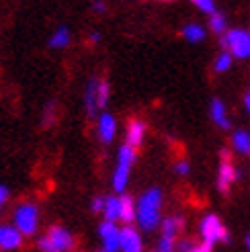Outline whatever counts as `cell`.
<instances>
[{"label":"cell","instance_id":"obj_31","mask_svg":"<svg viewBox=\"0 0 250 252\" xmlns=\"http://www.w3.org/2000/svg\"><path fill=\"white\" fill-rule=\"evenodd\" d=\"M6 197H8V191H6V187H2V185H0V205H2L4 201H6Z\"/></svg>","mask_w":250,"mask_h":252},{"label":"cell","instance_id":"obj_4","mask_svg":"<svg viewBox=\"0 0 250 252\" xmlns=\"http://www.w3.org/2000/svg\"><path fill=\"white\" fill-rule=\"evenodd\" d=\"M201 236H203V242H209V244H218V242H223L228 244L230 242V234L226 230V225L219 221L218 216L209 213V216L203 218L201 221Z\"/></svg>","mask_w":250,"mask_h":252},{"label":"cell","instance_id":"obj_23","mask_svg":"<svg viewBox=\"0 0 250 252\" xmlns=\"http://www.w3.org/2000/svg\"><path fill=\"white\" fill-rule=\"evenodd\" d=\"M191 2H193L199 10H203L205 15H209V17H211V15H216V12H218V10H216V2H214V0H191Z\"/></svg>","mask_w":250,"mask_h":252},{"label":"cell","instance_id":"obj_37","mask_svg":"<svg viewBox=\"0 0 250 252\" xmlns=\"http://www.w3.org/2000/svg\"><path fill=\"white\" fill-rule=\"evenodd\" d=\"M158 252H162V250H158Z\"/></svg>","mask_w":250,"mask_h":252},{"label":"cell","instance_id":"obj_12","mask_svg":"<svg viewBox=\"0 0 250 252\" xmlns=\"http://www.w3.org/2000/svg\"><path fill=\"white\" fill-rule=\"evenodd\" d=\"M211 119L216 121L218 127L221 129H230V117H228V111L223 107V103L219 98H214L211 100Z\"/></svg>","mask_w":250,"mask_h":252},{"label":"cell","instance_id":"obj_3","mask_svg":"<svg viewBox=\"0 0 250 252\" xmlns=\"http://www.w3.org/2000/svg\"><path fill=\"white\" fill-rule=\"evenodd\" d=\"M133 160H135V148L125 144L119 150L117 168H115V174H113V187H115L117 193H121L125 189V185H127V181H129V170H131Z\"/></svg>","mask_w":250,"mask_h":252},{"label":"cell","instance_id":"obj_16","mask_svg":"<svg viewBox=\"0 0 250 252\" xmlns=\"http://www.w3.org/2000/svg\"><path fill=\"white\" fill-rule=\"evenodd\" d=\"M232 146L236 152L240 154H250V133L240 129V131H234L232 135Z\"/></svg>","mask_w":250,"mask_h":252},{"label":"cell","instance_id":"obj_33","mask_svg":"<svg viewBox=\"0 0 250 252\" xmlns=\"http://www.w3.org/2000/svg\"><path fill=\"white\" fill-rule=\"evenodd\" d=\"M94 10H98V12H103V10H105L103 2H94Z\"/></svg>","mask_w":250,"mask_h":252},{"label":"cell","instance_id":"obj_36","mask_svg":"<svg viewBox=\"0 0 250 252\" xmlns=\"http://www.w3.org/2000/svg\"><path fill=\"white\" fill-rule=\"evenodd\" d=\"M164 2H170V0H164Z\"/></svg>","mask_w":250,"mask_h":252},{"label":"cell","instance_id":"obj_21","mask_svg":"<svg viewBox=\"0 0 250 252\" xmlns=\"http://www.w3.org/2000/svg\"><path fill=\"white\" fill-rule=\"evenodd\" d=\"M232 62H234V56L230 54V52H221L219 56H218V60H216V64H214V68H216V72H228L230 68H232Z\"/></svg>","mask_w":250,"mask_h":252},{"label":"cell","instance_id":"obj_25","mask_svg":"<svg viewBox=\"0 0 250 252\" xmlns=\"http://www.w3.org/2000/svg\"><path fill=\"white\" fill-rule=\"evenodd\" d=\"M172 248H174V240H170V238H160L158 250H162V252H172Z\"/></svg>","mask_w":250,"mask_h":252},{"label":"cell","instance_id":"obj_24","mask_svg":"<svg viewBox=\"0 0 250 252\" xmlns=\"http://www.w3.org/2000/svg\"><path fill=\"white\" fill-rule=\"evenodd\" d=\"M96 96H98V107H105L107 100H109V84H107L105 80L98 82V93H96Z\"/></svg>","mask_w":250,"mask_h":252},{"label":"cell","instance_id":"obj_15","mask_svg":"<svg viewBox=\"0 0 250 252\" xmlns=\"http://www.w3.org/2000/svg\"><path fill=\"white\" fill-rule=\"evenodd\" d=\"M183 218H166L164 221H162V238H170V240H174L177 238V234L183 230Z\"/></svg>","mask_w":250,"mask_h":252},{"label":"cell","instance_id":"obj_8","mask_svg":"<svg viewBox=\"0 0 250 252\" xmlns=\"http://www.w3.org/2000/svg\"><path fill=\"white\" fill-rule=\"evenodd\" d=\"M119 250L121 252H142V238L131 225H125L119 234Z\"/></svg>","mask_w":250,"mask_h":252},{"label":"cell","instance_id":"obj_22","mask_svg":"<svg viewBox=\"0 0 250 252\" xmlns=\"http://www.w3.org/2000/svg\"><path fill=\"white\" fill-rule=\"evenodd\" d=\"M209 27L214 33L221 35V33H226V17L221 15V12H216V15H211L209 19Z\"/></svg>","mask_w":250,"mask_h":252},{"label":"cell","instance_id":"obj_35","mask_svg":"<svg viewBox=\"0 0 250 252\" xmlns=\"http://www.w3.org/2000/svg\"><path fill=\"white\" fill-rule=\"evenodd\" d=\"M101 252H111V250H101Z\"/></svg>","mask_w":250,"mask_h":252},{"label":"cell","instance_id":"obj_32","mask_svg":"<svg viewBox=\"0 0 250 252\" xmlns=\"http://www.w3.org/2000/svg\"><path fill=\"white\" fill-rule=\"evenodd\" d=\"M244 105H246V111H248V115H250V91H248L246 96H244Z\"/></svg>","mask_w":250,"mask_h":252},{"label":"cell","instance_id":"obj_28","mask_svg":"<svg viewBox=\"0 0 250 252\" xmlns=\"http://www.w3.org/2000/svg\"><path fill=\"white\" fill-rule=\"evenodd\" d=\"M54 121V103H49L45 109V123H52Z\"/></svg>","mask_w":250,"mask_h":252},{"label":"cell","instance_id":"obj_10","mask_svg":"<svg viewBox=\"0 0 250 252\" xmlns=\"http://www.w3.org/2000/svg\"><path fill=\"white\" fill-rule=\"evenodd\" d=\"M21 232L10 225H0V248L4 250H15L21 246Z\"/></svg>","mask_w":250,"mask_h":252},{"label":"cell","instance_id":"obj_14","mask_svg":"<svg viewBox=\"0 0 250 252\" xmlns=\"http://www.w3.org/2000/svg\"><path fill=\"white\" fill-rule=\"evenodd\" d=\"M144 133H146L144 121H137V119L129 121V125H127V146L137 148L144 140Z\"/></svg>","mask_w":250,"mask_h":252},{"label":"cell","instance_id":"obj_13","mask_svg":"<svg viewBox=\"0 0 250 252\" xmlns=\"http://www.w3.org/2000/svg\"><path fill=\"white\" fill-rule=\"evenodd\" d=\"M98 80H91L89 86H86V93H84V105H86V113H89L91 117L96 115L98 111Z\"/></svg>","mask_w":250,"mask_h":252},{"label":"cell","instance_id":"obj_5","mask_svg":"<svg viewBox=\"0 0 250 252\" xmlns=\"http://www.w3.org/2000/svg\"><path fill=\"white\" fill-rule=\"evenodd\" d=\"M72 244H74L72 236L64 228H52L49 234L39 240V248L43 252H66L72 248Z\"/></svg>","mask_w":250,"mask_h":252},{"label":"cell","instance_id":"obj_17","mask_svg":"<svg viewBox=\"0 0 250 252\" xmlns=\"http://www.w3.org/2000/svg\"><path fill=\"white\" fill-rule=\"evenodd\" d=\"M183 37L187 41H191V43H199V41L205 39V29L201 27V25H197V23L185 25L183 27Z\"/></svg>","mask_w":250,"mask_h":252},{"label":"cell","instance_id":"obj_26","mask_svg":"<svg viewBox=\"0 0 250 252\" xmlns=\"http://www.w3.org/2000/svg\"><path fill=\"white\" fill-rule=\"evenodd\" d=\"M211 250H214V244L201 242V244H193V248L189 252H211Z\"/></svg>","mask_w":250,"mask_h":252},{"label":"cell","instance_id":"obj_1","mask_svg":"<svg viewBox=\"0 0 250 252\" xmlns=\"http://www.w3.org/2000/svg\"><path fill=\"white\" fill-rule=\"evenodd\" d=\"M160 205H162V193L158 189H150V191L142 195L135 213V220L142 230L146 232L156 230V225L160 223Z\"/></svg>","mask_w":250,"mask_h":252},{"label":"cell","instance_id":"obj_29","mask_svg":"<svg viewBox=\"0 0 250 252\" xmlns=\"http://www.w3.org/2000/svg\"><path fill=\"white\" fill-rule=\"evenodd\" d=\"M191 248H193V242H189V240H181L179 242V250L181 252H189Z\"/></svg>","mask_w":250,"mask_h":252},{"label":"cell","instance_id":"obj_7","mask_svg":"<svg viewBox=\"0 0 250 252\" xmlns=\"http://www.w3.org/2000/svg\"><path fill=\"white\" fill-rule=\"evenodd\" d=\"M238 170H236L234 162L230 158V152L228 150H221V162H219V172H218V189L221 193H228L230 187L236 183L238 179Z\"/></svg>","mask_w":250,"mask_h":252},{"label":"cell","instance_id":"obj_11","mask_svg":"<svg viewBox=\"0 0 250 252\" xmlns=\"http://www.w3.org/2000/svg\"><path fill=\"white\" fill-rule=\"evenodd\" d=\"M115 129H117L115 119L111 117L109 113H103V115L98 117V137H101L105 144H109L115 137Z\"/></svg>","mask_w":250,"mask_h":252},{"label":"cell","instance_id":"obj_18","mask_svg":"<svg viewBox=\"0 0 250 252\" xmlns=\"http://www.w3.org/2000/svg\"><path fill=\"white\" fill-rule=\"evenodd\" d=\"M105 218H107V221H115V220H119V216H121V199H117V197H107L105 199Z\"/></svg>","mask_w":250,"mask_h":252},{"label":"cell","instance_id":"obj_6","mask_svg":"<svg viewBox=\"0 0 250 252\" xmlns=\"http://www.w3.org/2000/svg\"><path fill=\"white\" fill-rule=\"evenodd\" d=\"M15 223L23 236H33L37 230V207L31 203H23L15 211Z\"/></svg>","mask_w":250,"mask_h":252},{"label":"cell","instance_id":"obj_30","mask_svg":"<svg viewBox=\"0 0 250 252\" xmlns=\"http://www.w3.org/2000/svg\"><path fill=\"white\" fill-rule=\"evenodd\" d=\"M105 209V199H94L93 201V211H101Z\"/></svg>","mask_w":250,"mask_h":252},{"label":"cell","instance_id":"obj_9","mask_svg":"<svg viewBox=\"0 0 250 252\" xmlns=\"http://www.w3.org/2000/svg\"><path fill=\"white\" fill-rule=\"evenodd\" d=\"M98 232H101V238L105 242V250H111V252L119 250V234H121V230H117L115 221H103L101 228H98Z\"/></svg>","mask_w":250,"mask_h":252},{"label":"cell","instance_id":"obj_34","mask_svg":"<svg viewBox=\"0 0 250 252\" xmlns=\"http://www.w3.org/2000/svg\"><path fill=\"white\" fill-rule=\"evenodd\" d=\"M246 246H248V250H250V236L246 238Z\"/></svg>","mask_w":250,"mask_h":252},{"label":"cell","instance_id":"obj_27","mask_svg":"<svg viewBox=\"0 0 250 252\" xmlns=\"http://www.w3.org/2000/svg\"><path fill=\"white\" fill-rule=\"evenodd\" d=\"M174 170H177V174H181V176L189 174V162H187V160L177 162V166H174Z\"/></svg>","mask_w":250,"mask_h":252},{"label":"cell","instance_id":"obj_20","mask_svg":"<svg viewBox=\"0 0 250 252\" xmlns=\"http://www.w3.org/2000/svg\"><path fill=\"white\" fill-rule=\"evenodd\" d=\"M70 43V31L66 27H62L56 31V35L49 39V47H54V49H60V47H66Z\"/></svg>","mask_w":250,"mask_h":252},{"label":"cell","instance_id":"obj_2","mask_svg":"<svg viewBox=\"0 0 250 252\" xmlns=\"http://www.w3.org/2000/svg\"><path fill=\"white\" fill-rule=\"evenodd\" d=\"M219 43L223 47V52H230L234 58L238 60L250 58V31H242V29L226 31Z\"/></svg>","mask_w":250,"mask_h":252},{"label":"cell","instance_id":"obj_19","mask_svg":"<svg viewBox=\"0 0 250 252\" xmlns=\"http://www.w3.org/2000/svg\"><path fill=\"white\" fill-rule=\"evenodd\" d=\"M135 213H137V209L133 207L131 197L129 195H123L121 197V216H119V220H123L125 223H129L131 220H135Z\"/></svg>","mask_w":250,"mask_h":252}]
</instances>
